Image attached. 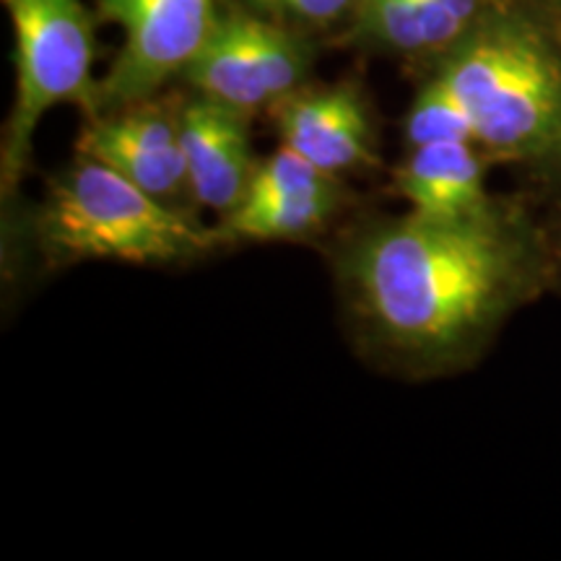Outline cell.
Listing matches in <instances>:
<instances>
[{
    "label": "cell",
    "instance_id": "1",
    "mask_svg": "<svg viewBox=\"0 0 561 561\" xmlns=\"http://www.w3.org/2000/svg\"><path fill=\"white\" fill-rule=\"evenodd\" d=\"M335 276L367 351L405 375L432 377L479 359L553 268L549 242L496 203L468 219L405 210L371 221L339 250Z\"/></svg>",
    "mask_w": 561,
    "mask_h": 561
},
{
    "label": "cell",
    "instance_id": "2",
    "mask_svg": "<svg viewBox=\"0 0 561 561\" xmlns=\"http://www.w3.org/2000/svg\"><path fill=\"white\" fill-rule=\"evenodd\" d=\"M437 73L466 104L489 159L561 172V47L546 16L496 0Z\"/></svg>",
    "mask_w": 561,
    "mask_h": 561
},
{
    "label": "cell",
    "instance_id": "3",
    "mask_svg": "<svg viewBox=\"0 0 561 561\" xmlns=\"http://www.w3.org/2000/svg\"><path fill=\"white\" fill-rule=\"evenodd\" d=\"M34 242L50 265L117 261L191 263L221 244L191 210L153 198L136 182L89 157L50 180L32 210Z\"/></svg>",
    "mask_w": 561,
    "mask_h": 561
},
{
    "label": "cell",
    "instance_id": "4",
    "mask_svg": "<svg viewBox=\"0 0 561 561\" xmlns=\"http://www.w3.org/2000/svg\"><path fill=\"white\" fill-rule=\"evenodd\" d=\"M13 26V96L0 138V198L16 195L42 117L73 104L91 117L100 79H94L96 16L83 0H3Z\"/></svg>",
    "mask_w": 561,
    "mask_h": 561
},
{
    "label": "cell",
    "instance_id": "5",
    "mask_svg": "<svg viewBox=\"0 0 561 561\" xmlns=\"http://www.w3.org/2000/svg\"><path fill=\"white\" fill-rule=\"evenodd\" d=\"M312 45L297 26L250 9L219 13L214 32L185 70V81L227 107L255 115L276 110L307 87Z\"/></svg>",
    "mask_w": 561,
    "mask_h": 561
},
{
    "label": "cell",
    "instance_id": "6",
    "mask_svg": "<svg viewBox=\"0 0 561 561\" xmlns=\"http://www.w3.org/2000/svg\"><path fill=\"white\" fill-rule=\"evenodd\" d=\"M94 11L123 30L94 115L157 96L174 76H185L221 13L219 0H94Z\"/></svg>",
    "mask_w": 561,
    "mask_h": 561
},
{
    "label": "cell",
    "instance_id": "7",
    "mask_svg": "<svg viewBox=\"0 0 561 561\" xmlns=\"http://www.w3.org/2000/svg\"><path fill=\"white\" fill-rule=\"evenodd\" d=\"M76 153L96 159L174 208L195 206L182 151V102L149 96L87 117Z\"/></svg>",
    "mask_w": 561,
    "mask_h": 561
},
{
    "label": "cell",
    "instance_id": "8",
    "mask_svg": "<svg viewBox=\"0 0 561 561\" xmlns=\"http://www.w3.org/2000/svg\"><path fill=\"white\" fill-rule=\"evenodd\" d=\"M280 144L322 172L341 174L377 164L375 128L354 83L305 87L276 107Z\"/></svg>",
    "mask_w": 561,
    "mask_h": 561
},
{
    "label": "cell",
    "instance_id": "9",
    "mask_svg": "<svg viewBox=\"0 0 561 561\" xmlns=\"http://www.w3.org/2000/svg\"><path fill=\"white\" fill-rule=\"evenodd\" d=\"M182 151L195 206L219 216L240 206L257 170L248 115L203 94L182 102Z\"/></svg>",
    "mask_w": 561,
    "mask_h": 561
},
{
    "label": "cell",
    "instance_id": "10",
    "mask_svg": "<svg viewBox=\"0 0 561 561\" xmlns=\"http://www.w3.org/2000/svg\"><path fill=\"white\" fill-rule=\"evenodd\" d=\"M392 187L411 214L426 219H468L496 206L486 191V153L473 140H439L409 149Z\"/></svg>",
    "mask_w": 561,
    "mask_h": 561
},
{
    "label": "cell",
    "instance_id": "11",
    "mask_svg": "<svg viewBox=\"0 0 561 561\" xmlns=\"http://www.w3.org/2000/svg\"><path fill=\"white\" fill-rule=\"evenodd\" d=\"M496 0H359L356 32L401 55H445Z\"/></svg>",
    "mask_w": 561,
    "mask_h": 561
},
{
    "label": "cell",
    "instance_id": "12",
    "mask_svg": "<svg viewBox=\"0 0 561 561\" xmlns=\"http://www.w3.org/2000/svg\"><path fill=\"white\" fill-rule=\"evenodd\" d=\"M343 187L339 178L301 191L244 195L240 206L221 216V242H294L322 231L339 214Z\"/></svg>",
    "mask_w": 561,
    "mask_h": 561
},
{
    "label": "cell",
    "instance_id": "13",
    "mask_svg": "<svg viewBox=\"0 0 561 561\" xmlns=\"http://www.w3.org/2000/svg\"><path fill=\"white\" fill-rule=\"evenodd\" d=\"M439 140H473V123L466 104L455 89L434 70V76L419 89L409 115H405V144L409 149Z\"/></svg>",
    "mask_w": 561,
    "mask_h": 561
},
{
    "label": "cell",
    "instance_id": "14",
    "mask_svg": "<svg viewBox=\"0 0 561 561\" xmlns=\"http://www.w3.org/2000/svg\"><path fill=\"white\" fill-rule=\"evenodd\" d=\"M265 16H273L297 30H331L343 21H356L359 0H248Z\"/></svg>",
    "mask_w": 561,
    "mask_h": 561
},
{
    "label": "cell",
    "instance_id": "15",
    "mask_svg": "<svg viewBox=\"0 0 561 561\" xmlns=\"http://www.w3.org/2000/svg\"><path fill=\"white\" fill-rule=\"evenodd\" d=\"M546 21H549L553 37H557L561 47V0H549V13H546Z\"/></svg>",
    "mask_w": 561,
    "mask_h": 561
},
{
    "label": "cell",
    "instance_id": "16",
    "mask_svg": "<svg viewBox=\"0 0 561 561\" xmlns=\"http://www.w3.org/2000/svg\"><path fill=\"white\" fill-rule=\"evenodd\" d=\"M549 250H551V268H553V278H559V280H561V234H559L557 244H553V248H549Z\"/></svg>",
    "mask_w": 561,
    "mask_h": 561
}]
</instances>
